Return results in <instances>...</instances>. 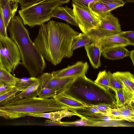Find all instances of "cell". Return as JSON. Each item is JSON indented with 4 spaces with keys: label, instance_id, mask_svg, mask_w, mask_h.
Wrapping results in <instances>:
<instances>
[{
    "label": "cell",
    "instance_id": "6da1fadb",
    "mask_svg": "<svg viewBox=\"0 0 134 134\" xmlns=\"http://www.w3.org/2000/svg\"><path fill=\"white\" fill-rule=\"evenodd\" d=\"M80 33L68 24L50 21L41 25L33 43L44 58L55 66L72 56V40Z\"/></svg>",
    "mask_w": 134,
    "mask_h": 134
},
{
    "label": "cell",
    "instance_id": "7a4b0ae2",
    "mask_svg": "<svg viewBox=\"0 0 134 134\" xmlns=\"http://www.w3.org/2000/svg\"><path fill=\"white\" fill-rule=\"evenodd\" d=\"M11 38L20 51V63L27 70L31 77H37L42 74L46 64L44 59L31 39L29 31L24 26L20 16L15 15L8 26Z\"/></svg>",
    "mask_w": 134,
    "mask_h": 134
},
{
    "label": "cell",
    "instance_id": "3957f363",
    "mask_svg": "<svg viewBox=\"0 0 134 134\" xmlns=\"http://www.w3.org/2000/svg\"><path fill=\"white\" fill-rule=\"evenodd\" d=\"M64 91L87 106L105 104L116 108L115 92L100 87L85 75L76 77Z\"/></svg>",
    "mask_w": 134,
    "mask_h": 134
},
{
    "label": "cell",
    "instance_id": "277c9868",
    "mask_svg": "<svg viewBox=\"0 0 134 134\" xmlns=\"http://www.w3.org/2000/svg\"><path fill=\"white\" fill-rule=\"evenodd\" d=\"M0 109L18 114L22 117L31 114L42 113L68 109L67 106L57 101L53 98L43 99L39 97L23 98L16 101L0 107Z\"/></svg>",
    "mask_w": 134,
    "mask_h": 134
},
{
    "label": "cell",
    "instance_id": "5b68a950",
    "mask_svg": "<svg viewBox=\"0 0 134 134\" xmlns=\"http://www.w3.org/2000/svg\"><path fill=\"white\" fill-rule=\"evenodd\" d=\"M63 3L57 1L43 0L34 4L19 10L18 13L24 25L33 27L41 25L50 20L52 12Z\"/></svg>",
    "mask_w": 134,
    "mask_h": 134
},
{
    "label": "cell",
    "instance_id": "8992f818",
    "mask_svg": "<svg viewBox=\"0 0 134 134\" xmlns=\"http://www.w3.org/2000/svg\"><path fill=\"white\" fill-rule=\"evenodd\" d=\"M21 60L20 51L14 41L8 36H0V66L13 73Z\"/></svg>",
    "mask_w": 134,
    "mask_h": 134
},
{
    "label": "cell",
    "instance_id": "52a82bcc",
    "mask_svg": "<svg viewBox=\"0 0 134 134\" xmlns=\"http://www.w3.org/2000/svg\"><path fill=\"white\" fill-rule=\"evenodd\" d=\"M121 31L119 19L110 12L101 19L99 24L87 33L95 42L102 38L117 34Z\"/></svg>",
    "mask_w": 134,
    "mask_h": 134
},
{
    "label": "cell",
    "instance_id": "ba28073f",
    "mask_svg": "<svg viewBox=\"0 0 134 134\" xmlns=\"http://www.w3.org/2000/svg\"><path fill=\"white\" fill-rule=\"evenodd\" d=\"M73 11L78 27L83 33H86L100 24L101 19L91 10L72 4Z\"/></svg>",
    "mask_w": 134,
    "mask_h": 134
},
{
    "label": "cell",
    "instance_id": "9c48e42d",
    "mask_svg": "<svg viewBox=\"0 0 134 134\" xmlns=\"http://www.w3.org/2000/svg\"><path fill=\"white\" fill-rule=\"evenodd\" d=\"M76 77L54 78L51 73H43L37 77L39 83L38 87L48 88L58 93L64 91L67 85Z\"/></svg>",
    "mask_w": 134,
    "mask_h": 134
},
{
    "label": "cell",
    "instance_id": "30bf717a",
    "mask_svg": "<svg viewBox=\"0 0 134 134\" xmlns=\"http://www.w3.org/2000/svg\"><path fill=\"white\" fill-rule=\"evenodd\" d=\"M122 83V93L127 104L134 102V75L129 71H117L113 73Z\"/></svg>",
    "mask_w": 134,
    "mask_h": 134
},
{
    "label": "cell",
    "instance_id": "8fae6325",
    "mask_svg": "<svg viewBox=\"0 0 134 134\" xmlns=\"http://www.w3.org/2000/svg\"><path fill=\"white\" fill-rule=\"evenodd\" d=\"M89 67L87 62L78 61L74 64L51 72L54 78L77 77L86 73Z\"/></svg>",
    "mask_w": 134,
    "mask_h": 134
},
{
    "label": "cell",
    "instance_id": "7c38bea8",
    "mask_svg": "<svg viewBox=\"0 0 134 134\" xmlns=\"http://www.w3.org/2000/svg\"><path fill=\"white\" fill-rule=\"evenodd\" d=\"M102 52L107 49L131 45L130 42L118 34L105 37L97 41Z\"/></svg>",
    "mask_w": 134,
    "mask_h": 134
},
{
    "label": "cell",
    "instance_id": "4fadbf2b",
    "mask_svg": "<svg viewBox=\"0 0 134 134\" xmlns=\"http://www.w3.org/2000/svg\"><path fill=\"white\" fill-rule=\"evenodd\" d=\"M84 47L92 66L94 69H98L101 66L100 58L102 53L98 41L87 44Z\"/></svg>",
    "mask_w": 134,
    "mask_h": 134
},
{
    "label": "cell",
    "instance_id": "5bb4252c",
    "mask_svg": "<svg viewBox=\"0 0 134 134\" xmlns=\"http://www.w3.org/2000/svg\"><path fill=\"white\" fill-rule=\"evenodd\" d=\"M18 3L11 0H0V8L7 28L10 20L15 15Z\"/></svg>",
    "mask_w": 134,
    "mask_h": 134
},
{
    "label": "cell",
    "instance_id": "9a60e30c",
    "mask_svg": "<svg viewBox=\"0 0 134 134\" xmlns=\"http://www.w3.org/2000/svg\"><path fill=\"white\" fill-rule=\"evenodd\" d=\"M51 17H56L65 21L70 24L78 26L73 9L66 5L65 7H57L51 13Z\"/></svg>",
    "mask_w": 134,
    "mask_h": 134
},
{
    "label": "cell",
    "instance_id": "2e32d148",
    "mask_svg": "<svg viewBox=\"0 0 134 134\" xmlns=\"http://www.w3.org/2000/svg\"><path fill=\"white\" fill-rule=\"evenodd\" d=\"M39 85L38 79L37 81L21 92L16 94L6 100L3 103L2 106L23 98H32L36 97L38 96L37 89Z\"/></svg>",
    "mask_w": 134,
    "mask_h": 134
},
{
    "label": "cell",
    "instance_id": "e0dca14e",
    "mask_svg": "<svg viewBox=\"0 0 134 134\" xmlns=\"http://www.w3.org/2000/svg\"><path fill=\"white\" fill-rule=\"evenodd\" d=\"M78 115L74 112L68 109L46 112L42 113L31 114L29 116L37 117H41L50 119L52 121H60L65 117H70Z\"/></svg>",
    "mask_w": 134,
    "mask_h": 134
},
{
    "label": "cell",
    "instance_id": "ac0fdd59",
    "mask_svg": "<svg viewBox=\"0 0 134 134\" xmlns=\"http://www.w3.org/2000/svg\"><path fill=\"white\" fill-rule=\"evenodd\" d=\"M59 102L66 105L70 109L82 107L86 105L67 94L64 90L58 93L53 98Z\"/></svg>",
    "mask_w": 134,
    "mask_h": 134
},
{
    "label": "cell",
    "instance_id": "d6986e66",
    "mask_svg": "<svg viewBox=\"0 0 134 134\" xmlns=\"http://www.w3.org/2000/svg\"><path fill=\"white\" fill-rule=\"evenodd\" d=\"M130 51L125 46H118L108 48L102 52V54L107 59L116 60L129 56Z\"/></svg>",
    "mask_w": 134,
    "mask_h": 134
},
{
    "label": "cell",
    "instance_id": "ffe728a7",
    "mask_svg": "<svg viewBox=\"0 0 134 134\" xmlns=\"http://www.w3.org/2000/svg\"><path fill=\"white\" fill-rule=\"evenodd\" d=\"M93 42L92 39L87 33H80L73 39L71 49L73 51L77 48Z\"/></svg>",
    "mask_w": 134,
    "mask_h": 134
},
{
    "label": "cell",
    "instance_id": "44dd1931",
    "mask_svg": "<svg viewBox=\"0 0 134 134\" xmlns=\"http://www.w3.org/2000/svg\"><path fill=\"white\" fill-rule=\"evenodd\" d=\"M52 123L59 125L65 126H97L99 124L95 122L82 117L78 120L73 122H64L51 121Z\"/></svg>",
    "mask_w": 134,
    "mask_h": 134
},
{
    "label": "cell",
    "instance_id": "7402d4cb",
    "mask_svg": "<svg viewBox=\"0 0 134 134\" xmlns=\"http://www.w3.org/2000/svg\"><path fill=\"white\" fill-rule=\"evenodd\" d=\"M90 10L97 15L100 18H103L111 11L107 5L101 0L94 3L91 7Z\"/></svg>",
    "mask_w": 134,
    "mask_h": 134
},
{
    "label": "cell",
    "instance_id": "603a6c76",
    "mask_svg": "<svg viewBox=\"0 0 134 134\" xmlns=\"http://www.w3.org/2000/svg\"><path fill=\"white\" fill-rule=\"evenodd\" d=\"M134 103L131 102L123 107L119 108L123 120L134 122Z\"/></svg>",
    "mask_w": 134,
    "mask_h": 134
},
{
    "label": "cell",
    "instance_id": "cb8c5ba5",
    "mask_svg": "<svg viewBox=\"0 0 134 134\" xmlns=\"http://www.w3.org/2000/svg\"><path fill=\"white\" fill-rule=\"evenodd\" d=\"M94 82L98 85L106 90H112L108 72L105 70L99 72Z\"/></svg>",
    "mask_w": 134,
    "mask_h": 134
},
{
    "label": "cell",
    "instance_id": "d4e9b609",
    "mask_svg": "<svg viewBox=\"0 0 134 134\" xmlns=\"http://www.w3.org/2000/svg\"><path fill=\"white\" fill-rule=\"evenodd\" d=\"M38 80L37 77H31L29 78H18L14 86L19 92L22 91Z\"/></svg>",
    "mask_w": 134,
    "mask_h": 134
},
{
    "label": "cell",
    "instance_id": "484cf974",
    "mask_svg": "<svg viewBox=\"0 0 134 134\" xmlns=\"http://www.w3.org/2000/svg\"><path fill=\"white\" fill-rule=\"evenodd\" d=\"M18 79L0 66V80L3 83L14 86Z\"/></svg>",
    "mask_w": 134,
    "mask_h": 134
},
{
    "label": "cell",
    "instance_id": "4316f807",
    "mask_svg": "<svg viewBox=\"0 0 134 134\" xmlns=\"http://www.w3.org/2000/svg\"><path fill=\"white\" fill-rule=\"evenodd\" d=\"M107 72L111 89L114 91L115 90H118L122 92V83L121 81L110 71Z\"/></svg>",
    "mask_w": 134,
    "mask_h": 134
},
{
    "label": "cell",
    "instance_id": "83f0119b",
    "mask_svg": "<svg viewBox=\"0 0 134 134\" xmlns=\"http://www.w3.org/2000/svg\"><path fill=\"white\" fill-rule=\"evenodd\" d=\"M38 96L43 99H47L50 97L54 98L58 93L55 91L47 87H38Z\"/></svg>",
    "mask_w": 134,
    "mask_h": 134
},
{
    "label": "cell",
    "instance_id": "f1b7e54d",
    "mask_svg": "<svg viewBox=\"0 0 134 134\" xmlns=\"http://www.w3.org/2000/svg\"><path fill=\"white\" fill-rule=\"evenodd\" d=\"M111 11L117 8L123 6L125 3L122 0H101Z\"/></svg>",
    "mask_w": 134,
    "mask_h": 134
},
{
    "label": "cell",
    "instance_id": "f546056e",
    "mask_svg": "<svg viewBox=\"0 0 134 134\" xmlns=\"http://www.w3.org/2000/svg\"><path fill=\"white\" fill-rule=\"evenodd\" d=\"M100 0H72V4L90 9L92 5Z\"/></svg>",
    "mask_w": 134,
    "mask_h": 134
},
{
    "label": "cell",
    "instance_id": "4dcf8cb0",
    "mask_svg": "<svg viewBox=\"0 0 134 134\" xmlns=\"http://www.w3.org/2000/svg\"><path fill=\"white\" fill-rule=\"evenodd\" d=\"M117 108L124 107L127 105L126 102L122 92L118 90L115 91Z\"/></svg>",
    "mask_w": 134,
    "mask_h": 134
},
{
    "label": "cell",
    "instance_id": "1f68e13d",
    "mask_svg": "<svg viewBox=\"0 0 134 134\" xmlns=\"http://www.w3.org/2000/svg\"><path fill=\"white\" fill-rule=\"evenodd\" d=\"M19 91L15 87L12 90L4 94L0 95V107L10 98L17 94Z\"/></svg>",
    "mask_w": 134,
    "mask_h": 134
},
{
    "label": "cell",
    "instance_id": "d6a6232c",
    "mask_svg": "<svg viewBox=\"0 0 134 134\" xmlns=\"http://www.w3.org/2000/svg\"><path fill=\"white\" fill-rule=\"evenodd\" d=\"M0 116L6 119H14L21 117L19 114L0 109Z\"/></svg>",
    "mask_w": 134,
    "mask_h": 134
},
{
    "label": "cell",
    "instance_id": "836d02e7",
    "mask_svg": "<svg viewBox=\"0 0 134 134\" xmlns=\"http://www.w3.org/2000/svg\"><path fill=\"white\" fill-rule=\"evenodd\" d=\"M118 34L121 36L128 40L130 43L131 45H134V31H121Z\"/></svg>",
    "mask_w": 134,
    "mask_h": 134
},
{
    "label": "cell",
    "instance_id": "e575fe53",
    "mask_svg": "<svg viewBox=\"0 0 134 134\" xmlns=\"http://www.w3.org/2000/svg\"><path fill=\"white\" fill-rule=\"evenodd\" d=\"M7 28L5 27L3 16L0 8V36L4 37L8 36Z\"/></svg>",
    "mask_w": 134,
    "mask_h": 134
},
{
    "label": "cell",
    "instance_id": "d590c367",
    "mask_svg": "<svg viewBox=\"0 0 134 134\" xmlns=\"http://www.w3.org/2000/svg\"><path fill=\"white\" fill-rule=\"evenodd\" d=\"M88 106L96 108L105 114L110 111L112 108L109 104H100L96 105H88Z\"/></svg>",
    "mask_w": 134,
    "mask_h": 134
},
{
    "label": "cell",
    "instance_id": "8d00e7d4",
    "mask_svg": "<svg viewBox=\"0 0 134 134\" xmlns=\"http://www.w3.org/2000/svg\"><path fill=\"white\" fill-rule=\"evenodd\" d=\"M43 0H19L21 8H25Z\"/></svg>",
    "mask_w": 134,
    "mask_h": 134
},
{
    "label": "cell",
    "instance_id": "74e56055",
    "mask_svg": "<svg viewBox=\"0 0 134 134\" xmlns=\"http://www.w3.org/2000/svg\"><path fill=\"white\" fill-rule=\"evenodd\" d=\"M106 115L114 118H120L123 120L119 108L116 109L112 108L110 111L106 113Z\"/></svg>",
    "mask_w": 134,
    "mask_h": 134
},
{
    "label": "cell",
    "instance_id": "f35d334b",
    "mask_svg": "<svg viewBox=\"0 0 134 134\" xmlns=\"http://www.w3.org/2000/svg\"><path fill=\"white\" fill-rule=\"evenodd\" d=\"M15 87L14 86L3 84L0 86V95L4 94L13 90Z\"/></svg>",
    "mask_w": 134,
    "mask_h": 134
},
{
    "label": "cell",
    "instance_id": "ab89813d",
    "mask_svg": "<svg viewBox=\"0 0 134 134\" xmlns=\"http://www.w3.org/2000/svg\"><path fill=\"white\" fill-rule=\"evenodd\" d=\"M132 62L133 65L134 66V50L133 49L130 51V54L129 56Z\"/></svg>",
    "mask_w": 134,
    "mask_h": 134
},
{
    "label": "cell",
    "instance_id": "60d3db41",
    "mask_svg": "<svg viewBox=\"0 0 134 134\" xmlns=\"http://www.w3.org/2000/svg\"><path fill=\"white\" fill-rule=\"evenodd\" d=\"M51 1H57L62 2L63 4L68 3L70 0H48Z\"/></svg>",
    "mask_w": 134,
    "mask_h": 134
},
{
    "label": "cell",
    "instance_id": "b9f144b4",
    "mask_svg": "<svg viewBox=\"0 0 134 134\" xmlns=\"http://www.w3.org/2000/svg\"><path fill=\"white\" fill-rule=\"evenodd\" d=\"M124 1L125 3L126 2H133L134 0H122Z\"/></svg>",
    "mask_w": 134,
    "mask_h": 134
},
{
    "label": "cell",
    "instance_id": "7bdbcfd3",
    "mask_svg": "<svg viewBox=\"0 0 134 134\" xmlns=\"http://www.w3.org/2000/svg\"><path fill=\"white\" fill-rule=\"evenodd\" d=\"M19 3V0H11Z\"/></svg>",
    "mask_w": 134,
    "mask_h": 134
},
{
    "label": "cell",
    "instance_id": "ee69618b",
    "mask_svg": "<svg viewBox=\"0 0 134 134\" xmlns=\"http://www.w3.org/2000/svg\"><path fill=\"white\" fill-rule=\"evenodd\" d=\"M3 84V83L0 80V86L2 85Z\"/></svg>",
    "mask_w": 134,
    "mask_h": 134
}]
</instances>
